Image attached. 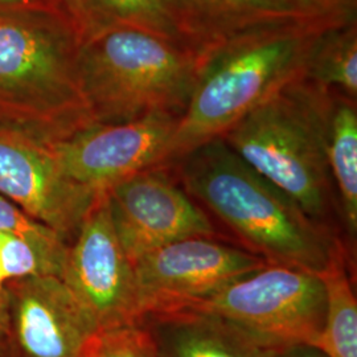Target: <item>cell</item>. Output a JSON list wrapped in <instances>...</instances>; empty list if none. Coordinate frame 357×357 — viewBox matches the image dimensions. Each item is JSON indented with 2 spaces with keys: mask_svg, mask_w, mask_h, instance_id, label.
<instances>
[{
  "mask_svg": "<svg viewBox=\"0 0 357 357\" xmlns=\"http://www.w3.org/2000/svg\"><path fill=\"white\" fill-rule=\"evenodd\" d=\"M0 195L69 243L100 196L65 174L54 144L3 128Z\"/></svg>",
  "mask_w": 357,
  "mask_h": 357,
  "instance_id": "10",
  "label": "cell"
},
{
  "mask_svg": "<svg viewBox=\"0 0 357 357\" xmlns=\"http://www.w3.org/2000/svg\"><path fill=\"white\" fill-rule=\"evenodd\" d=\"M333 90L301 78L245 115L221 138L249 166L342 237L327 159Z\"/></svg>",
  "mask_w": 357,
  "mask_h": 357,
  "instance_id": "4",
  "label": "cell"
},
{
  "mask_svg": "<svg viewBox=\"0 0 357 357\" xmlns=\"http://www.w3.org/2000/svg\"><path fill=\"white\" fill-rule=\"evenodd\" d=\"M275 357H328L317 345L291 344L283 347Z\"/></svg>",
  "mask_w": 357,
  "mask_h": 357,
  "instance_id": "23",
  "label": "cell"
},
{
  "mask_svg": "<svg viewBox=\"0 0 357 357\" xmlns=\"http://www.w3.org/2000/svg\"><path fill=\"white\" fill-rule=\"evenodd\" d=\"M203 52L137 28L107 26L79 48L81 88L94 123L151 114L181 116Z\"/></svg>",
  "mask_w": 357,
  "mask_h": 357,
  "instance_id": "5",
  "label": "cell"
},
{
  "mask_svg": "<svg viewBox=\"0 0 357 357\" xmlns=\"http://www.w3.org/2000/svg\"><path fill=\"white\" fill-rule=\"evenodd\" d=\"M61 280L98 333L139 319L134 266L116 237L105 193L69 243Z\"/></svg>",
  "mask_w": 357,
  "mask_h": 357,
  "instance_id": "9",
  "label": "cell"
},
{
  "mask_svg": "<svg viewBox=\"0 0 357 357\" xmlns=\"http://www.w3.org/2000/svg\"><path fill=\"white\" fill-rule=\"evenodd\" d=\"M188 44L205 51L259 26H343L357 20V0H166Z\"/></svg>",
  "mask_w": 357,
  "mask_h": 357,
  "instance_id": "13",
  "label": "cell"
},
{
  "mask_svg": "<svg viewBox=\"0 0 357 357\" xmlns=\"http://www.w3.org/2000/svg\"><path fill=\"white\" fill-rule=\"evenodd\" d=\"M4 284H6V278H4V274H3V270H1V264H0V290L4 289Z\"/></svg>",
  "mask_w": 357,
  "mask_h": 357,
  "instance_id": "27",
  "label": "cell"
},
{
  "mask_svg": "<svg viewBox=\"0 0 357 357\" xmlns=\"http://www.w3.org/2000/svg\"><path fill=\"white\" fill-rule=\"evenodd\" d=\"M89 3L106 26L137 28L190 45L166 0H89Z\"/></svg>",
  "mask_w": 357,
  "mask_h": 357,
  "instance_id": "19",
  "label": "cell"
},
{
  "mask_svg": "<svg viewBox=\"0 0 357 357\" xmlns=\"http://www.w3.org/2000/svg\"><path fill=\"white\" fill-rule=\"evenodd\" d=\"M48 228L24 213L17 205L0 195V233L28 234Z\"/></svg>",
  "mask_w": 357,
  "mask_h": 357,
  "instance_id": "22",
  "label": "cell"
},
{
  "mask_svg": "<svg viewBox=\"0 0 357 357\" xmlns=\"http://www.w3.org/2000/svg\"><path fill=\"white\" fill-rule=\"evenodd\" d=\"M348 24V23H347ZM330 24L259 26L203 51L191 100L178 119L163 166L222 138L245 115L301 78Z\"/></svg>",
  "mask_w": 357,
  "mask_h": 357,
  "instance_id": "2",
  "label": "cell"
},
{
  "mask_svg": "<svg viewBox=\"0 0 357 357\" xmlns=\"http://www.w3.org/2000/svg\"><path fill=\"white\" fill-rule=\"evenodd\" d=\"M89 357H158L153 342L139 321L100 332L90 347Z\"/></svg>",
  "mask_w": 357,
  "mask_h": 357,
  "instance_id": "20",
  "label": "cell"
},
{
  "mask_svg": "<svg viewBox=\"0 0 357 357\" xmlns=\"http://www.w3.org/2000/svg\"><path fill=\"white\" fill-rule=\"evenodd\" d=\"M326 307V287L320 274L266 264L187 308L215 314L286 347L317 344Z\"/></svg>",
  "mask_w": 357,
  "mask_h": 357,
  "instance_id": "6",
  "label": "cell"
},
{
  "mask_svg": "<svg viewBox=\"0 0 357 357\" xmlns=\"http://www.w3.org/2000/svg\"><path fill=\"white\" fill-rule=\"evenodd\" d=\"M105 195L116 237L132 264L168 243L221 237L171 166L144 169L116 183Z\"/></svg>",
  "mask_w": 357,
  "mask_h": 357,
  "instance_id": "8",
  "label": "cell"
},
{
  "mask_svg": "<svg viewBox=\"0 0 357 357\" xmlns=\"http://www.w3.org/2000/svg\"><path fill=\"white\" fill-rule=\"evenodd\" d=\"M1 8H51V7L45 0H0V10Z\"/></svg>",
  "mask_w": 357,
  "mask_h": 357,
  "instance_id": "24",
  "label": "cell"
},
{
  "mask_svg": "<svg viewBox=\"0 0 357 357\" xmlns=\"http://www.w3.org/2000/svg\"><path fill=\"white\" fill-rule=\"evenodd\" d=\"M54 13L61 15L65 20L73 26L81 44L98 32L106 24L94 11L89 0H45Z\"/></svg>",
  "mask_w": 357,
  "mask_h": 357,
  "instance_id": "21",
  "label": "cell"
},
{
  "mask_svg": "<svg viewBox=\"0 0 357 357\" xmlns=\"http://www.w3.org/2000/svg\"><path fill=\"white\" fill-rule=\"evenodd\" d=\"M0 357H10V351H8L6 336L0 337Z\"/></svg>",
  "mask_w": 357,
  "mask_h": 357,
  "instance_id": "26",
  "label": "cell"
},
{
  "mask_svg": "<svg viewBox=\"0 0 357 357\" xmlns=\"http://www.w3.org/2000/svg\"><path fill=\"white\" fill-rule=\"evenodd\" d=\"M306 78L357 100V20L328 29L315 47Z\"/></svg>",
  "mask_w": 357,
  "mask_h": 357,
  "instance_id": "18",
  "label": "cell"
},
{
  "mask_svg": "<svg viewBox=\"0 0 357 357\" xmlns=\"http://www.w3.org/2000/svg\"><path fill=\"white\" fill-rule=\"evenodd\" d=\"M265 265L222 237L168 243L132 264L138 317L193 306Z\"/></svg>",
  "mask_w": 357,
  "mask_h": 357,
  "instance_id": "7",
  "label": "cell"
},
{
  "mask_svg": "<svg viewBox=\"0 0 357 357\" xmlns=\"http://www.w3.org/2000/svg\"><path fill=\"white\" fill-rule=\"evenodd\" d=\"M138 321L150 335L158 357H275L283 348L195 308L153 312Z\"/></svg>",
  "mask_w": 357,
  "mask_h": 357,
  "instance_id": "14",
  "label": "cell"
},
{
  "mask_svg": "<svg viewBox=\"0 0 357 357\" xmlns=\"http://www.w3.org/2000/svg\"><path fill=\"white\" fill-rule=\"evenodd\" d=\"M79 48L73 26L51 8H1L0 128L56 144L94 125Z\"/></svg>",
  "mask_w": 357,
  "mask_h": 357,
  "instance_id": "3",
  "label": "cell"
},
{
  "mask_svg": "<svg viewBox=\"0 0 357 357\" xmlns=\"http://www.w3.org/2000/svg\"><path fill=\"white\" fill-rule=\"evenodd\" d=\"M327 159L339 205L342 230L349 248L357 237L356 100L333 91L327 131Z\"/></svg>",
  "mask_w": 357,
  "mask_h": 357,
  "instance_id": "15",
  "label": "cell"
},
{
  "mask_svg": "<svg viewBox=\"0 0 357 357\" xmlns=\"http://www.w3.org/2000/svg\"><path fill=\"white\" fill-rule=\"evenodd\" d=\"M178 119L151 114L122 123H94L54 149L69 178L101 195L138 172L163 166Z\"/></svg>",
  "mask_w": 357,
  "mask_h": 357,
  "instance_id": "11",
  "label": "cell"
},
{
  "mask_svg": "<svg viewBox=\"0 0 357 357\" xmlns=\"http://www.w3.org/2000/svg\"><path fill=\"white\" fill-rule=\"evenodd\" d=\"M168 166L216 229L220 225L230 243L268 265L320 274L348 252L342 237L307 216L221 138Z\"/></svg>",
  "mask_w": 357,
  "mask_h": 357,
  "instance_id": "1",
  "label": "cell"
},
{
  "mask_svg": "<svg viewBox=\"0 0 357 357\" xmlns=\"http://www.w3.org/2000/svg\"><path fill=\"white\" fill-rule=\"evenodd\" d=\"M8 326V305L6 290H0V337L6 336Z\"/></svg>",
  "mask_w": 357,
  "mask_h": 357,
  "instance_id": "25",
  "label": "cell"
},
{
  "mask_svg": "<svg viewBox=\"0 0 357 357\" xmlns=\"http://www.w3.org/2000/svg\"><path fill=\"white\" fill-rule=\"evenodd\" d=\"M348 252L339 255L320 277L326 287V319L317 347L328 357H357V299Z\"/></svg>",
  "mask_w": 357,
  "mask_h": 357,
  "instance_id": "16",
  "label": "cell"
},
{
  "mask_svg": "<svg viewBox=\"0 0 357 357\" xmlns=\"http://www.w3.org/2000/svg\"><path fill=\"white\" fill-rule=\"evenodd\" d=\"M4 290L10 357H89L98 332L61 278L13 280Z\"/></svg>",
  "mask_w": 357,
  "mask_h": 357,
  "instance_id": "12",
  "label": "cell"
},
{
  "mask_svg": "<svg viewBox=\"0 0 357 357\" xmlns=\"http://www.w3.org/2000/svg\"><path fill=\"white\" fill-rule=\"evenodd\" d=\"M69 243L57 231L0 233V264L6 283L29 277L61 278Z\"/></svg>",
  "mask_w": 357,
  "mask_h": 357,
  "instance_id": "17",
  "label": "cell"
}]
</instances>
